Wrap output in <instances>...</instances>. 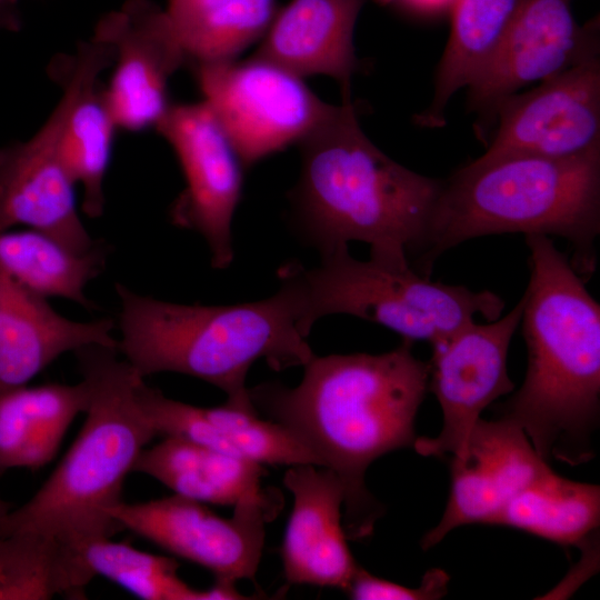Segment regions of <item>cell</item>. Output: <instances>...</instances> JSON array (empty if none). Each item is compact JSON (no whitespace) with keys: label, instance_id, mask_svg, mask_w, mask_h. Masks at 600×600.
I'll list each match as a JSON object with an SVG mask.
<instances>
[{"label":"cell","instance_id":"1","mask_svg":"<svg viewBox=\"0 0 600 600\" xmlns=\"http://www.w3.org/2000/svg\"><path fill=\"white\" fill-rule=\"evenodd\" d=\"M412 342L402 338L379 354H314L298 386L269 381L248 389L258 413L289 430L337 473L350 540L370 536L382 513L364 483L368 467L417 439L414 419L430 368L413 354Z\"/></svg>","mask_w":600,"mask_h":600},{"label":"cell","instance_id":"2","mask_svg":"<svg viewBox=\"0 0 600 600\" xmlns=\"http://www.w3.org/2000/svg\"><path fill=\"white\" fill-rule=\"evenodd\" d=\"M298 144L300 176L289 200L299 237L321 258L362 241L371 259L410 266L442 180L382 152L361 129L352 101L336 106Z\"/></svg>","mask_w":600,"mask_h":600},{"label":"cell","instance_id":"3","mask_svg":"<svg viewBox=\"0 0 600 600\" xmlns=\"http://www.w3.org/2000/svg\"><path fill=\"white\" fill-rule=\"evenodd\" d=\"M279 277L281 286L269 298L227 306L173 303L118 283L117 350L142 378L191 376L222 390L226 403L257 412L246 386L256 361L283 371L314 356L300 286L287 264Z\"/></svg>","mask_w":600,"mask_h":600},{"label":"cell","instance_id":"4","mask_svg":"<svg viewBox=\"0 0 600 600\" xmlns=\"http://www.w3.org/2000/svg\"><path fill=\"white\" fill-rule=\"evenodd\" d=\"M530 280L522 296L528 369L501 418L519 426L537 453L588 460L600 402V306L566 253L547 236H526Z\"/></svg>","mask_w":600,"mask_h":600},{"label":"cell","instance_id":"5","mask_svg":"<svg viewBox=\"0 0 600 600\" xmlns=\"http://www.w3.org/2000/svg\"><path fill=\"white\" fill-rule=\"evenodd\" d=\"M557 236L586 279L600 233V148L568 158L509 156L473 160L442 180L411 267L429 277L447 250L479 237Z\"/></svg>","mask_w":600,"mask_h":600},{"label":"cell","instance_id":"6","mask_svg":"<svg viewBox=\"0 0 600 600\" xmlns=\"http://www.w3.org/2000/svg\"><path fill=\"white\" fill-rule=\"evenodd\" d=\"M74 353L89 389L82 428L38 491L0 517V533L37 534L81 553L121 530L109 512L157 434L137 397L144 378L117 349L89 346Z\"/></svg>","mask_w":600,"mask_h":600},{"label":"cell","instance_id":"7","mask_svg":"<svg viewBox=\"0 0 600 600\" xmlns=\"http://www.w3.org/2000/svg\"><path fill=\"white\" fill-rule=\"evenodd\" d=\"M288 266L300 286L310 332L323 317L348 314L433 344L478 317L498 319L504 308L492 291L434 282L411 266L358 260L348 248L322 257L311 269Z\"/></svg>","mask_w":600,"mask_h":600},{"label":"cell","instance_id":"8","mask_svg":"<svg viewBox=\"0 0 600 600\" xmlns=\"http://www.w3.org/2000/svg\"><path fill=\"white\" fill-rule=\"evenodd\" d=\"M202 100L211 108L246 169L299 143L334 110L303 78L252 54L192 66Z\"/></svg>","mask_w":600,"mask_h":600},{"label":"cell","instance_id":"9","mask_svg":"<svg viewBox=\"0 0 600 600\" xmlns=\"http://www.w3.org/2000/svg\"><path fill=\"white\" fill-rule=\"evenodd\" d=\"M282 494L270 488L262 497L234 506L222 518L206 503L172 494L138 503L121 501L109 512L121 529L150 540L170 553L212 572L217 582H256L266 524L282 508Z\"/></svg>","mask_w":600,"mask_h":600},{"label":"cell","instance_id":"10","mask_svg":"<svg viewBox=\"0 0 600 600\" xmlns=\"http://www.w3.org/2000/svg\"><path fill=\"white\" fill-rule=\"evenodd\" d=\"M156 129L174 151L186 184L170 208L171 222L204 239L213 268H228L246 170L237 149L203 100L171 103Z\"/></svg>","mask_w":600,"mask_h":600},{"label":"cell","instance_id":"11","mask_svg":"<svg viewBox=\"0 0 600 600\" xmlns=\"http://www.w3.org/2000/svg\"><path fill=\"white\" fill-rule=\"evenodd\" d=\"M50 77L62 96L28 140L0 148V232L24 226L47 233L71 250L86 253L96 243L77 209L76 184L60 156V133L74 90L71 54L58 56Z\"/></svg>","mask_w":600,"mask_h":600},{"label":"cell","instance_id":"12","mask_svg":"<svg viewBox=\"0 0 600 600\" xmlns=\"http://www.w3.org/2000/svg\"><path fill=\"white\" fill-rule=\"evenodd\" d=\"M597 24L579 26L571 0H521L493 53L467 87L477 137L488 142L499 107L524 86L599 57Z\"/></svg>","mask_w":600,"mask_h":600},{"label":"cell","instance_id":"13","mask_svg":"<svg viewBox=\"0 0 600 600\" xmlns=\"http://www.w3.org/2000/svg\"><path fill=\"white\" fill-rule=\"evenodd\" d=\"M523 299L502 318L473 321L431 344L429 386L437 397L443 424L436 438H417L416 451L426 457L460 456L482 411L513 390L507 358L521 323Z\"/></svg>","mask_w":600,"mask_h":600},{"label":"cell","instance_id":"14","mask_svg":"<svg viewBox=\"0 0 600 600\" xmlns=\"http://www.w3.org/2000/svg\"><path fill=\"white\" fill-rule=\"evenodd\" d=\"M489 161L509 156L568 158L600 148V58L577 63L498 109Z\"/></svg>","mask_w":600,"mask_h":600},{"label":"cell","instance_id":"15","mask_svg":"<svg viewBox=\"0 0 600 600\" xmlns=\"http://www.w3.org/2000/svg\"><path fill=\"white\" fill-rule=\"evenodd\" d=\"M92 37L114 49L104 96L117 127L156 128L171 106L169 80L187 64L164 9L152 0H126L101 17Z\"/></svg>","mask_w":600,"mask_h":600},{"label":"cell","instance_id":"16","mask_svg":"<svg viewBox=\"0 0 600 600\" xmlns=\"http://www.w3.org/2000/svg\"><path fill=\"white\" fill-rule=\"evenodd\" d=\"M549 469L524 431L508 419H480L460 456L451 457V490L440 522L421 540L424 550L451 530L491 524L504 504Z\"/></svg>","mask_w":600,"mask_h":600},{"label":"cell","instance_id":"17","mask_svg":"<svg viewBox=\"0 0 600 600\" xmlns=\"http://www.w3.org/2000/svg\"><path fill=\"white\" fill-rule=\"evenodd\" d=\"M282 481L293 496L281 546L287 582L346 591L359 566L342 524L341 480L329 468L307 463L290 466Z\"/></svg>","mask_w":600,"mask_h":600},{"label":"cell","instance_id":"18","mask_svg":"<svg viewBox=\"0 0 600 600\" xmlns=\"http://www.w3.org/2000/svg\"><path fill=\"white\" fill-rule=\"evenodd\" d=\"M0 264V393L27 386L57 358L89 346L117 349L112 319L74 321Z\"/></svg>","mask_w":600,"mask_h":600},{"label":"cell","instance_id":"19","mask_svg":"<svg viewBox=\"0 0 600 600\" xmlns=\"http://www.w3.org/2000/svg\"><path fill=\"white\" fill-rule=\"evenodd\" d=\"M142 410L156 434L179 437L216 451L261 464H316L319 458L281 424L228 403L213 408L188 404L143 383Z\"/></svg>","mask_w":600,"mask_h":600},{"label":"cell","instance_id":"20","mask_svg":"<svg viewBox=\"0 0 600 600\" xmlns=\"http://www.w3.org/2000/svg\"><path fill=\"white\" fill-rule=\"evenodd\" d=\"M367 0H290L280 7L256 56L301 78L328 76L340 86L342 102L359 61L353 46L357 18Z\"/></svg>","mask_w":600,"mask_h":600},{"label":"cell","instance_id":"21","mask_svg":"<svg viewBox=\"0 0 600 600\" xmlns=\"http://www.w3.org/2000/svg\"><path fill=\"white\" fill-rule=\"evenodd\" d=\"M74 90L60 133L63 164L82 191L81 209L89 218L104 210V178L118 129L108 107L99 74L111 67L114 49L91 38L72 53Z\"/></svg>","mask_w":600,"mask_h":600},{"label":"cell","instance_id":"22","mask_svg":"<svg viewBox=\"0 0 600 600\" xmlns=\"http://www.w3.org/2000/svg\"><path fill=\"white\" fill-rule=\"evenodd\" d=\"M133 471L202 503L236 506L264 496L263 464L229 456L179 437H163L140 453Z\"/></svg>","mask_w":600,"mask_h":600},{"label":"cell","instance_id":"23","mask_svg":"<svg viewBox=\"0 0 600 600\" xmlns=\"http://www.w3.org/2000/svg\"><path fill=\"white\" fill-rule=\"evenodd\" d=\"M89 389L76 384L22 386L0 393V474L39 469L51 461L77 416L84 413Z\"/></svg>","mask_w":600,"mask_h":600},{"label":"cell","instance_id":"24","mask_svg":"<svg viewBox=\"0 0 600 600\" xmlns=\"http://www.w3.org/2000/svg\"><path fill=\"white\" fill-rule=\"evenodd\" d=\"M521 0H454L451 30L437 67L429 106L413 121L428 129L446 124L450 99L467 88L489 60L510 26Z\"/></svg>","mask_w":600,"mask_h":600},{"label":"cell","instance_id":"25","mask_svg":"<svg viewBox=\"0 0 600 600\" xmlns=\"http://www.w3.org/2000/svg\"><path fill=\"white\" fill-rule=\"evenodd\" d=\"M278 0H168L164 9L187 64L236 59L262 39Z\"/></svg>","mask_w":600,"mask_h":600},{"label":"cell","instance_id":"26","mask_svg":"<svg viewBox=\"0 0 600 600\" xmlns=\"http://www.w3.org/2000/svg\"><path fill=\"white\" fill-rule=\"evenodd\" d=\"M599 521V487L562 478L549 468L517 492L491 524L571 546L586 540Z\"/></svg>","mask_w":600,"mask_h":600},{"label":"cell","instance_id":"27","mask_svg":"<svg viewBox=\"0 0 600 600\" xmlns=\"http://www.w3.org/2000/svg\"><path fill=\"white\" fill-rule=\"evenodd\" d=\"M106 252L96 246L79 253L38 230L0 232V264L20 284L46 299L59 297L87 309V284L102 270Z\"/></svg>","mask_w":600,"mask_h":600},{"label":"cell","instance_id":"28","mask_svg":"<svg viewBox=\"0 0 600 600\" xmlns=\"http://www.w3.org/2000/svg\"><path fill=\"white\" fill-rule=\"evenodd\" d=\"M96 576L82 554L31 533H0V600L83 598Z\"/></svg>","mask_w":600,"mask_h":600},{"label":"cell","instance_id":"29","mask_svg":"<svg viewBox=\"0 0 600 600\" xmlns=\"http://www.w3.org/2000/svg\"><path fill=\"white\" fill-rule=\"evenodd\" d=\"M81 554L96 577H104L144 600L249 599L234 584L217 581L208 590H197L179 577V563L174 559L110 538L90 543Z\"/></svg>","mask_w":600,"mask_h":600},{"label":"cell","instance_id":"30","mask_svg":"<svg viewBox=\"0 0 600 600\" xmlns=\"http://www.w3.org/2000/svg\"><path fill=\"white\" fill-rule=\"evenodd\" d=\"M449 576L441 569L426 572L418 588H409L358 567L346 592L354 600H434L447 592Z\"/></svg>","mask_w":600,"mask_h":600},{"label":"cell","instance_id":"31","mask_svg":"<svg viewBox=\"0 0 600 600\" xmlns=\"http://www.w3.org/2000/svg\"><path fill=\"white\" fill-rule=\"evenodd\" d=\"M382 3L394 4L412 11H436L446 7L451 8L454 0H379Z\"/></svg>","mask_w":600,"mask_h":600},{"label":"cell","instance_id":"32","mask_svg":"<svg viewBox=\"0 0 600 600\" xmlns=\"http://www.w3.org/2000/svg\"><path fill=\"white\" fill-rule=\"evenodd\" d=\"M17 31L20 29V20L12 9L11 3L0 2V30Z\"/></svg>","mask_w":600,"mask_h":600},{"label":"cell","instance_id":"33","mask_svg":"<svg viewBox=\"0 0 600 600\" xmlns=\"http://www.w3.org/2000/svg\"><path fill=\"white\" fill-rule=\"evenodd\" d=\"M10 509H11L10 503L0 499V517L6 514Z\"/></svg>","mask_w":600,"mask_h":600},{"label":"cell","instance_id":"34","mask_svg":"<svg viewBox=\"0 0 600 600\" xmlns=\"http://www.w3.org/2000/svg\"><path fill=\"white\" fill-rule=\"evenodd\" d=\"M18 0H0V2H4V3H16Z\"/></svg>","mask_w":600,"mask_h":600}]
</instances>
